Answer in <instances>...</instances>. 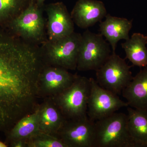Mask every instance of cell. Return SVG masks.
I'll use <instances>...</instances> for the list:
<instances>
[{
  "mask_svg": "<svg viewBox=\"0 0 147 147\" xmlns=\"http://www.w3.org/2000/svg\"><path fill=\"white\" fill-rule=\"evenodd\" d=\"M94 123L88 116L66 120L57 136L67 147H93Z\"/></svg>",
  "mask_w": 147,
  "mask_h": 147,
  "instance_id": "cell-10",
  "label": "cell"
},
{
  "mask_svg": "<svg viewBox=\"0 0 147 147\" xmlns=\"http://www.w3.org/2000/svg\"><path fill=\"white\" fill-rule=\"evenodd\" d=\"M46 11L49 40L63 38L74 32V23L71 14L62 3H55L47 5Z\"/></svg>",
  "mask_w": 147,
  "mask_h": 147,
  "instance_id": "cell-11",
  "label": "cell"
},
{
  "mask_svg": "<svg viewBox=\"0 0 147 147\" xmlns=\"http://www.w3.org/2000/svg\"><path fill=\"white\" fill-rule=\"evenodd\" d=\"M93 147H137L129 132L127 115L116 112L94 122Z\"/></svg>",
  "mask_w": 147,
  "mask_h": 147,
  "instance_id": "cell-2",
  "label": "cell"
},
{
  "mask_svg": "<svg viewBox=\"0 0 147 147\" xmlns=\"http://www.w3.org/2000/svg\"><path fill=\"white\" fill-rule=\"evenodd\" d=\"M7 147V145L4 143L3 142L0 141V147Z\"/></svg>",
  "mask_w": 147,
  "mask_h": 147,
  "instance_id": "cell-23",
  "label": "cell"
},
{
  "mask_svg": "<svg viewBox=\"0 0 147 147\" xmlns=\"http://www.w3.org/2000/svg\"><path fill=\"white\" fill-rule=\"evenodd\" d=\"M147 37L140 33H134L131 37L121 44L126 54V58L133 65L147 67Z\"/></svg>",
  "mask_w": 147,
  "mask_h": 147,
  "instance_id": "cell-17",
  "label": "cell"
},
{
  "mask_svg": "<svg viewBox=\"0 0 147 147\" xmlns=\"http://www.w3.org/2000/svg\"><path fill=\"white\" fill-rule=\"evenodd\" d=\"M90 92L87 106V116L95 122L111 115L123 107L127 102L121 100L118 95L100 87L94 79L90 78Z\"/></svg>",
  "mask_w": 147,
  "mask_h": 147,
  "instance_id": "cell-8",
  "label": "cell"
},
{
  "mask_svg": "<svg viewBox=\"0 0 147 147\" xmlns=\"http://www.w3.org/2000/svg\"><path fill=\"white\" fill-rule=\"evenodd\" d=\"M45 1V0H36L37 5L38 7L42 5Z\"/></svg>",
  "mask_w": 147,
  "mask_h": 147,
  "instance_id": "cell-22",
  "label": "cell"
},
{
  "mask_svg": "<svg viewBox=\"0 0 147 147\" xmlns=\"http://www.w3.org/2000/svg\"><path fill=\"white\" fill-rule=\"evenodd\" d=\"M131 66L115 52H112L106 62L96 72V82L103 88L120 94L133 76Z\"/></svg>",
  "mask_w": 147,
  "mask_h": 147,
  "instance_id": "cell-7",
  "label": "cell"
},
{
  "mask_svg": "<svg viewBox=\"0 0 147 147\" xmlns=\"http://www.w3.org/2000/svg\"><path fill=\"white\" fill-rule=\"evenodd\" d=\"M110 46L100 34L89 30L84 32L79 45L76 69L80 71H96L112 53Z\"/></svg>",
  "mask_w": 147,
  "mask_h": 147,
  "instance_id": "cell-6",
  "label": "cell"
},
{
  "mask_svg": "<svg viewBox=\"0 0 147 147\" xmlns=\"http://www.w3.org/2000/svg\"><path fill=\"white\" fill-rule=\"evenodd\" d=\"M127 127L137 147H147V110L128 106Z\"/></svg>",
  "mask_w": 147,
  "mask_h": 147,
  "instance_id": "cell-16",
  "label": "cell"
},
{
  "mask_svg": "<svg viewBox=\"0 0 147 147\" xmlns=\"http://www.w3.org/2000/svg\"><path fill=\"white\" fill-rule=\"evenodd\" d=\"M24 0H0V27H3L21 12Z\"/></svg>",
  "mask_w": 147,
  "mask_h": 147,
  "instance_id": "cell-19",
  "label": "cell"
},
{
  "mask_svg": "<svg viewBox=\"0 0 147 147\" xmlns=\"http://www.w3.org/2000/svg\"><path fill=\"white\" fill-rule=\"evenodd\" d=\"M1 28L28 43L45 41V22L42 12L38 6L33 4Z\"/></svg>",
  "mask_w": 147,
  "mask_h": 147,
  "instance_id": "cell-5",
  "label": "cell"
},
{
  "mask_svg": "<svg viewBox=\"0 0 147 147\" xmlns=\"http://www.w3.org/2000/svg\"><path fill=\"white\" fill-rule=\"evenodd\" d=\"M37 109L39 131L57 136L66 120L61 110L50 98L38 105Z\"/></svg>",
  "mask_w": 147,
  "mask_h": 147,
  "instance_id": "cell-14",
  "label": "cell"
},
{
  "mask_svg": "<svg viewBox=\"0 0 147 147\" xmlns=\"http://www.w3.org/2000/svg\"><path fill=\"white\" fill-rule=\"evenodd\" d=\"M121 94L129 106L147 110V67L133 77Z\"/></svg>",
  "mask_w": 147,
  "mask_h": 147,
  "instance_id": "cell-15",
  "label": "cell"
},
{
  "mask_svg": "<svg viewBox=\"0 0 147 147\" xmlns=\"http://www.w3.org/2000/svg\"><path fill=\"white\" fill-rule=\"evenodd\" d=\"M81 38L82 34L74 32L61 39L45 40L40 49L45 64L76 70Z\"/></svg>",
  "mask_w": 147,
  "mask_h": 147,
  "instance_id": "cell-4",
  "label": "cell"
},
{
  "mask_svg": "<svg viewBox=\"0 0 147 147\" xmlns=\"http://www.w3.org/2000/svg\"><path fill=\"white\" fill-rule=\"evenodd\" d=\"M0 27V131L32 113L45 64L40 50Z\"/></svg>",
  "mask_w": 147,
  "mask_h": 147,
  "instance_id": "cell-1",
  "label": "cell"
},
{
  "mask_svg": "<svg viewBox=\"0 0 147 147\" xmlns=\"http://www.w3.org/2000/svg\"><path fill=\"white\" fill-rule=\"evenodd\" d=\"M76 76L63 67L45 65L38 81L39 97L48 98L59 94L72 84Z\"/></svg>",
  "mask_w": 147,
  "mask_h": 147,
  "instance_id": "cell-9",
  "label": "cell"
},
{
  "mask_svg": "<svg viewBox=\"0 0 147 147\" xmlns=\"http://www.w3.org/2000/svg\"><path fill=\"white\" fill-rule=\"evenodd\" d=\"M27 147H67L57 136L39 131L27 141Z\"/></svg>",
  "mask_w": 147,
  "mask_h": 147,
  "instance_id": "cell-20",
  "label": "cell"
},
{
  "mask_svg": "<svg viewBox=\"0 0 147 147\" xmlns=\"http://www.w3.org/2000/svg\"><path fill=\"white\" fill-rule=\"evenodd\" d=\"M147 37V35L146 36Z\"/></svg>",
  "mask_w": 147,
  "mask_h": 147,
  "instance_id": "cell-24",
  "label": "cell"
},
{
  "mask_svg": "<svg viewBox=\"0 0 147 147\" xmlns=\"http://www.w3.org/2000/svg\"><path fill=\"white\" fill-rule=\"evenodd\" d=\"M90 78L76 75L72 84L52 98L66 120L87 116V106L90 92Z\"/></svg>",
  "mask_w": 147,
  "mask_h": 147,
  "instance_id": "cell-3",
  "label": "cell"
},
{
  "mask_svg": "<svg viewBox=\"0 0 147 147\" xmlns=\"http://www.w3.org/2000/svg\"><path fill=\"white\" fill-rule=\"evenodd\" d=\"M101 2L79 0L70 13L74 23L82 29H87L100 22L107 14Z\"/></svg>",
  "mask_w": 147,
  "mask_h": 147,
  "instance_id": "cell-12",
  "label": "cell"
},
{
  "mask_svg": "<svg viewBox=\"0 0 147 147\" xmlns=\"http://www.w3.org/2000/svg\"><path fill=\"white\" fill-rule=\"evenodd\" d=\"M100 22V34L105 37L109 42L112 52H115L117 44L119 40H125L129 38V32L132 28V21L107 13L105 21Z\"/></svg>",
  "mask_w": 147,
  "mask_h": 147,
  "instance_id": "cell-13",
  "label": "cell"
},
{
  "mask_svg": "<svg viewBox=\"0 0 147 147\" xmlns=\"http://www.w3.org/2000/svg\"><path fill=\"white\" fill-rule=\"evenodd\" d=\"M39 131L38 113L36 107L32 113L20 119L6 134L9 143L18 140L27 142Z\"/></svg>",
  "mask_w": 147,
  "mask_h": 147,
  "instance_id": "cell-18",
  "label": "cell"
},
{
  "mask_svg": "<svg viewBox=\"0 0 147 147\" xmlns=\"http://www.w3.org/2000/svg\"><path fill=\"white\" fill-rule=\"evenodd\" d=\"M10 146L12 147H27L26 141L18 140L10 142Z\"/></svg>",
  "mask_w": 147,
  "mask_h": 147,
  "instance_id": "cell-21",
  "label": "cell"
}]
</instances>
